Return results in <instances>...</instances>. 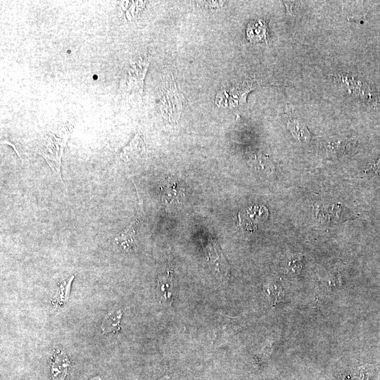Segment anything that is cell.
<instances>
[{"instance_id":"obj_2","label":"cell","mask_w":380,"mask_h":380,"mask_svg":"<svg viewBox=\"0 0 380 380\" xmlns=\"http://www.w3.org/2000/svg\"><path fill=\"white\" fill-rule=\"evenodd\" d=\"M184 96L178 83L170 75L163 77L158 90V106L163 118L169 123H176L181 115Z\"/></svg>"},{"instance_id":"obj_4","label":"cell","mask_w":380,"mask_h":380,"mask_svg":"<svg viewBox=\"0 0 380 380\" xmlns=\"http://www.w3.org/2000/svg\"><path fill=\"white\" fill-rule=\"evenodd\" d=\"M253 87V82H244L241 87L222 89L217 94L215 102L218 106H235L240 102L245 101L246 94L252 89Z\"/></svg>"},{"instance_id":"obj_10","label":"cell","mask_w":380,"mask_h":380,"mask_svg":"<svg viewBox=\"0 0 380 380\" xmlns=\"http://www.w3.org/2000/svg\"><path fill=\"white\" fill-rule=\"evenodd\" d=\"M121 317L122 312L120 310L109 312L104 318L101 325L103 332L107 334L119 331Z\"/></svg>"},{"instance_id":"obj_1","label":"cell","mask_w":380,"mask_h":380,"mask_svg":"<svg viewBox=\"0 0 380 380\" xmlns=\"http://www.w3.org/2000/svg\"><path fill=\"white\" fill-rule=\"evenodd\" d=\"M72 130V125L66 124L56 131L46 132L37 148V153L46 161L55 179L62 184L61 160Z\"/></svg>"},{"instance_id":"obj_11","label":"cell","mask_w":380,"mask_h":380,"mask_svg":"<svg viewBox=\"0 0 380 380\" xmlns=\"http://www.w3.org/2000/svg\"><path fill=\"white\" fill-rule=\"evenodd\" d=\"M158 293L160 298L166 302L172 300L173 297V283L172 278L167 277L158 281Z\"/></svg>"},{"instance_id":"obj_12","label":"cell","mask_w":380,"mask_h":380,"mask_svg":"<svg viewBox=\"0 0 380 380\" xmlns=\"http://www.w3.org/2000/svg\"><path fill=\"white\" fill-rule=\"evenodd\" d=\"M144 1H121L120 7L122 11H125L126 17L128 20H131L144 6Z\"/></svg>"},{"instance_id":"obj_5","label":"cell","mask_w":380,"mask_h":380,"mask_svg":"<svg viewBox=\"0 0 380 380\" xmlns=\"http://www.w3.org/2000/svg\"><path fill=\"white\" fill-rule=\"evenodd\" d=\"M340 83L348 89L350 94L359 96L367 101H373L372 90L366 82L356 80L353 77L343 76L340 80Z\"/></svg>"},{"instance_id":"obj_7","label":"cell","mask_w":380,"mask_h":380,"mask_svg":"<svg viewBox=\"0 0 380 380\" xmlns=\"http://www.w3.org/2000/svg\"><path fill=\"white\" fill-rule=\"evenodd\" d=\"M138 220L132 221L115 238V242L125 250H132L136 247V231Z\"/></svg>"},{"instance_id":"obj_13","label":"cell","mask_w":380,"mask_h":380,"mask_svg":"<svg viewBox=\"0 0 380 380\" xmlns=\"http://www.w3.org/2000/svg\"><path fill=\"white\" fill-rule=\"evenodd\" d=\"M300 267V260L298 258L293 259L289 262V269L291 271L298 272Z\"/></svg>"},{"instance_id":"obj_9","label":"cell","mask_w":380,"mask_h":380,"mask_svg":"<svg viewBox=\"0 0 380 380\" xmlns=\"http://www.w3.org/2000/svg\"><path fill=\"white\" fill-rule=\"evenodd\" d=\"M246 36L251 42H262L266 39V26L263 21H252L246 28Z\"/></svg>"},{"instance_id":"obj_6","label":"cell","mask_w":380,"mask_h":380,"mask_svg":"<svg viewBox=\"0 0 380 380\" xmlns=\"http://www.w3.org/2000/svg\"><path fill=\"white\" fill-rule=\"evenodd\" d=\"M287 127L299 142L308 143L310 141V133L305 124L299 118L296 117L291 110L288 115Z\"/></svg>"},{"instance_id":"obj_3","label":"cell","mask_w":380,"mask_h":380,"mask_svg":"<svg viewBox=\"0 0 380 380\" xmlns=\"http://www.w3.org/2000/svg\"><path fill=\"white\" fill-rule=\"evenodd\" d=\"M148 54L139 56L130 61L120 81V89L123 93L141 95L144 79L150 64Z\"/></svg>"},{"instance_id":"obj_8","label":"cell","mask_w":380,"mask_h":380,"mask_svg":"<svg viewBox=\"0 0 380 380\" xmlns=\"http://www.w3.org/2000/svg\"><path fill=\"white\" fill-rule=\"evenodd\" d=\"M144 149V143L139 134H137L129 144L120 153V157L127 160L137 156Z\"/></svg>"}]
</instances>
